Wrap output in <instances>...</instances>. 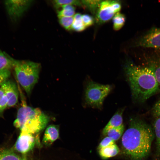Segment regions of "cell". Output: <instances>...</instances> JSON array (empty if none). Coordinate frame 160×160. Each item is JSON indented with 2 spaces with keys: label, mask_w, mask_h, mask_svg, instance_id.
<instances>
[{
  "label": "cell",
  "mask_w": 160,
  "mask_h": 160,
  "mask_svg": "<svg viewBox=\"0 0 160 160\" xmlns=\"http://www.w3.org/2000/svg\"><path fill=\"white\" fill-rule=\"evenodd\" d=\"M154 136L153 130L148 124L138 116L132 117L121 138L123 153L130 160H145Z\"/></svg>",
  "instance_id": "6da1fadb"
},
{
  "label": "cell",
  "mask_w": 160,
  "mask_h": 160,
  "mask_svg": "<svg viewBox=\"0 0 160 160\" xmlns=\"http://www.w3.org/2000/svg\"><path fill=\"white\" fill-rule=\"evenodd\" d=\"M124 70L134 103H143L160 92V87L153 72L148 67L136 65L128 60L124 65Z\"/></svg>",
  "instance_id": "7a4b0ae2"
},
{
  "label": "cell",
  "mask_w": 160,
  "mask_h": 160,
  "mask_svg": "<svg viewBox=\"0 0 160 160\" xmlns=\"http://www.w3.org/2000/svg\"><path fill=\"white\" fill-rule=\"evenodd\" d=\"M49 120V116L39 108L31 107L23 103L17 111L13 124L20 131L33 135L43 129Z\"/></svg>",
  "instance_id": "3957f363"
},
{
  "label": "cell",
  "mask_w": 160,
  "mask_h": 160,
  "mask_svg": "<svg viewBox=\"0 0 160 160\" xmlns=\"http://www.w3.org/2000/svg\"><path fill=\"white\" fill-rule=\"evenodd\" d=\"M14 68L18 82L27 95H30L38 81L40 64L30 61L15 60Z\"/></svg>",
  "instance_id": "277c9868"
},
{
  "label": "cell",
  "mask_w": 160,
  "mask_h": 160,
  "mask_svg": "<svg viewBox=\"0 0 160 160\" xmlns=\"http://www.w3.org/2000/svg\"><path fill=\"white\" fill-rule=\"evenodd\" d=\"M111 86L103 84L89 80L85 90L86 104L93 108L101 109L105 97L112 89Z\"/></svg>",
  "instance_id": "5b68a950"
},
{
  "label": "cell",
  "mask_w": 160,
  "mask_h": 160,
  "mask_svg": "<svg viewBox=\"0 0 160 160\" xmlns=\"http://www.w3.org/2000/svg\"><path fill=\"white\" fill-rule=\"evenodd\" d=\"M136 47L160 49V28L153 27L137 39Z\"/></svg>",
  "instance_id": "8992f818"
},
{
  "label": "cell",
  "mask_w": 160,
  "mask_h": 160,
  "mask_svg": "<svg viewBox=\"0 0 160 160\" xmlns=\"http://www.w3.org/2000/svg\"><path fill=\"white\" fill-rule=\"evenodd\" d=\"M33 0H6L4 4L10 18L16 21L22 17L33 3Z\"/></svg>",
  "instance_id": "52a82bcc"
},
{
  "label": "cell",
  "mask_w": 160,
  "mask_h": 160,
  "mask_svg": "<svg viewBox=\"0 0 160 160\" xmlns=\"http://www.w3.org/2000/svg\"><path fill=\"white\" fill-rule=\"evenodd\" d=\"M0 88L7 99L8 107L15 105L18 101L19 95V90L16 84L8 79L1 84Z\"/></svg>",
  "instance_id": "ba28073f"
},
{
  "label": "cell",
  "mask_w": 160,
  "mask_h": 160,
  "mask_svg": "<svg viewBox=\"0 0 160 160\" xmlns=\"http://www.w3.org/2000/svg\"><path fill=\"white\" fill-rule=\"evenodd\" d=\"M143 59V65L152 70L160 87V49H155L151 53L145 55Z\"/></svg>",
  "instance_id": "9c48e42d"
},
{
  "label": "cell",
  "mask_w": 160,
  "mask_h": 160,
  "mask_svg": "<svg viewBox=\"0 0 160 160\" xmlns=\"http://www.w3.org/2000/svg\"><path fill=\"white\" fill-rule=\"evenodd\" d=\"M36 140L32 134L23 131H20L16 141L15 148L18 152L25 153L34 147Z\"/></svg>",
  "instance_id": "30bf717a"
},
{
  "label": "cell",
  "mask_w": 160,
  "mask_h": 160,
  "mask_svg": "<svg viewBox=\"0 0 160 160\" xmlns=\"http://www.w3.org/2000/svg\"><path fill=\"white\" fill-rule=\"evenodd\" d=\"M112 1H102L96 13V19L100 23H105L111 19L115 15Z\"/></svg>",
  "instance_id": "8fae6325"
},
{
  "label": "cell",
  "mask_w": 160,
  "mask_h": 160,
  "mask_svg": "<svg viewBox=\"0 0 160 160\" xmlns=\"http://www.w3.org/2000/svg\"><path fill=\"white\" fill-rule=\"evenodd\" d=\"M59 137V130L57 126L55 125H49L46 128L42 140L46 145H51Z\"/></svg>",
  "instance_id": "7c38bea8"
},
{
  "label": "cell",
  "mask_w": 160,
  "mask_h": 160,
  "mask_svg": "<svg viewBox=\"0 0 160 160\" xmlns=\"http://www.w3.org/2000/svg\"><path fill=\"white\" fill-rule=\"evenodd\" d=\"M124 108L118 110L111 119L103 128L102 133L106 135L108 131L110 129L120 126L123 124V114Z\"/></svg>",
  "instance_id": "4fadbf2b"
},
{
  "label": "cell",
  "mask_w": 160,
  "mask_h": 160,
  "mask_svg": "<svg viewBox=\"0 0 160 160\" xmlns=\"http://www.w3.org/2000/svg\"><path fill=\"white\" fill-rule=\"evenodd\" d=\"M99 153L103 159H106L116 156L119 152V150L115 144L101 148L99 150Z\"/></svg>",
  "instance_id": "5bb4252c"
},
{
  "label": "cell",
  "mask_w": 160,
  "mask_h": 160,
  "mask_svg": "<svg viewBox=\"0 0 160 160\" xmlns=\"http://www.w3.org/2000/svg\"><path fill=\"white\" fill-rule=\"evenodd\" d=\"M153 130L156 138L155 157L157 160H160V119H155Z\"/></svg>",
  "instance_id": "9a60e30c"
},
{
  "label": "cell",
  "mask_w": 160,
  "mask_h": 160,
  "mask_svg": "<svg viewBox=\"0 0 160 160\" xmlns=\"http://www.w3.org/2000/svg\"><path fill=\"white\" fill-rule=\"evenodd\" d=\"M15 60L0 50V71L14 68Z\"/></svg>",
  "instance_id": "2e32d148"
},
{
  "label": "cell",
  "mask_w": 160,
  "mask_h": 160,
  "mask_svg": "<svg viewBox=\"0 0 160 160\" xmlns=\"http://www.w3.org/2000/svg\"><path fill=\"white\" fill-rule=\"evenodd\" d=\"M0 160H31L24 156H21L12 150L4 149L0 150Z\"/></svg>",
  "instance_id": "e0dca14e"
},
{
  "label": "cell",
  "mask_w": 160,
  "mask_h": 160,
  "mask_svg": "<svg viewBox=\"0 0 160 160\" xmlns=\"http://www.w3.org/2000/svg\"><path fill=\"white\" fill-rule=\"evenodd\" d=\"M124 130V126L123 124L118 127L110 129L107 132L106 135L115 142L123 135Z\"/></svg>",
  "instance_id": "ac0fdd59"
},
{
  "label": "cell",
  "mask_w": 160,
  "mask_h": 160,
  "mask_svg": "<svg viewBox=\"0 0 160 160\" xmlns=\"http://www.w3.org/2000/svg\"><path fill=\"white\" fill-rule=\"evenodd\" d=\"M86 28L83 23L81 14L77 13L75 14L73 16L72 29L77 32H80L84 31Z\"/></svg>",
  "instance_id": "d6986e66"
},
{
  "label": "cell",
  "mask_w": 160,
  "mask_h": 160,
  "mask_svg": "<svg viewBox=\"0 0 160 160\" xmlns=\"http://www.w3.org/2000/svg\"><path fill=\"white\" fill-rule=\"evenodd\" d=\"M125 20L124 15L119 12L116 13L113 19L114 29L116 31L120 29L124 24Z\"/></svg>",
  "instance_id": "ffe728a7"
},
{
  "label": "cell",
  "mask_w": 160,
  "mask_h": 160,
  "mask_svg": "<svg viewBox=\"0 0 160 160\" xmlns=\"http://www.w3.org/2000/svg\"><path fill=\"white\" fill-rule=\"evenodd\" d=\"M62 9L57 12V16L73 17L75 15V8L72 5L67 4L61 7Z\"/></svg>",
  "instance_id": "44dd1931"
},
{
  "label": "cell",
  "mask_w": 160,
  "mask_h": 160,
  "mask_svg": "<svg viewBox=\"0 0 160 160\" xmlns=\"http://www.w3.org/2000/svg\"><path fill=\"white\" fill-rule=\"evenodd\" d=\"M81 1L82 5H84L92 13H95L97 11L102 1L84 0Z\"/></svg>",
  "instance_id": "7402d4cb"
},
{
  "label": "cell",
  "mask_w": 160,
  "mask_h": 160,
  "mask_svg": "<svg viewBox=\"0 0 160 160\" xmlns=\"http://www.w3.org/2000/svg\"><path fill=\"white\" fill-rule=\"evenodd\" d=\"M52 3L55 7L57 9L67 4L78 6L82 5L81 1L76 0H55L53 1Z\"/></svg>",
  "instance_id": "603a6c76"
},
{
  "label": "cell",
  "mask_w": 160,
  "mask_h": 160,
  "mask_svg": "<svg viewBox=\"0 0 160 160\" xmlns=\"http://www.w3.org/2000/svg\"><path fill=\"white\" fill-rule=\"evenodd\" d=\"M58 17L60 23L65 29L67 30L72 29L73 16L60 17Z\"/></svg>",
  "instance_id": "cb8c5ba5"
},
{
  "label": "cell",
  "mask_w": 160,
  "mask_h": 160,
  "mask_svg": "<svg viewBox=\"0 0 160 160\" xmlns=\"http://www.w3.org/2000/svg\"><path fill=\"white\" fill-rule=\"evenodd\" d=\"M7 107V99L3 92L0 88V116L2 114L4 111Z\"/></svg>",
  "instance_id": "d4e9b609"
},
{
  "label": "cell",
  "mask_w": 160,
  "mask_h": 160,
  "mask_svg": "<svg viewBox=\"0 0 160 160\" xmlns=\"http://www.w3.org/2000/svg\"><path fill=\"white\" fill-rule=\"evenodd\" d=\"M151 113L155 119H160V98L152 107Z\"/></svg>",
  "instance_id": "484cf974"
},
{
  "label": "cell",
  "mask_w": 160,
  "mask_h": 160,
  "mask_svg": "<svg viewBox=\"0 0 160 160\" xmlns=\"http://www.w3.org/2000/svg\"><path fill=\"white\" fill-rule=\"evenodd\" d=\"M115 141L108 136L103 138L100 142L98 147V150L110 146L115 143Z\"/></svg>",
  "instance_id": "4316f807"
},
{
  "label": "cell",
  "mask_w": 160,
  "mask_h": 160,
  "mask_svg": "<svg viewBox=\"0 0 160 160\" xmlns=\"http://www.w3.org/2000/svg\"><path fill=\"white\" fill-rule=\"evenodd\" d=\"M10 75L9 69H4L0 71V86L4 82L8 79Z\"/></svg>",
  "instance_id": "83f0119b"
},
{
  "label": "cell",
  "mask_w": 160,
  "mask_h": 160,
  "mask_svg": "<svg viewBox=\"0 0 160 160\" xmlns=\"http://www.w3.org/2000/svg\"><path fill=\"white\" fill-rule=\"evenodd\" d=\"M82 19L84 25L86 27L90 26L94 23L93 18L88 14L82 15Z\"/></svg>",
  "instance_id": "f1b7e54d"
},
{
  "label": "cell",
  "mask_w": 160,
  "mask_h": 160,
  "mask_svg": "<svg viewBox=\"0 0 160 160\" xmlns=\"http://www.w3.org/2000/svg\"><path fill=\"white\" fill-rule=\"evenodd\" d=\"M112 6L116 14L119 12L121 8L120 3L116 1H112Z\"/></svg>",
  "instance_id": "f546056e"
}]
</instances>
